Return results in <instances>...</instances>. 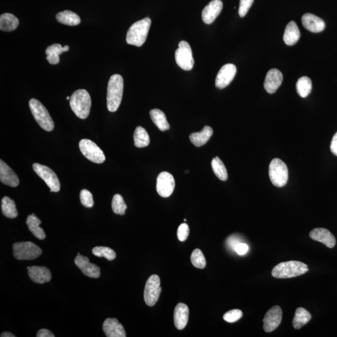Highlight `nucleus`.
Masks as SVG:
<instances>
[{
	"mask_svg": "<svg viewBox=\"0 0 337 337\" xmlns=\"http://www.w3.org/2000/svg\"><path fill=\"white\" fill-rule=\"evenodd\" d=\"M237 68L233 64H226L220 68L216 77V86L219 89H223L228 86L234 80L236 74Z\"/></svg>",
	"mask_w": 337,
	"mask_h": 337,
	"instance_id": "obj_14",
	"label": "nucleus"
},
{
	"mask_svg": "<svg viewBox=\"0 0 337 337\" xmlns=\"http://www.w3.org/2000/svg\"><path fill=\"white\" fill-rule=\"evenodd\" d=\"M69 49L68 46L64 47L60 44H53L48 46L46 49V54L47 55L46 60L51 65H57L60 63V55L64 52L68 51Z\"/></svg>",
	"mask_w": 337,
	"mask_h": 337,
	"instance_id": "obj_26",
	"label": "nucleus"
},
{
	"mask_svg": "<svg viewBox=\"0 0 337 337\" xmlns=\"http://www.w3.org/2000/svg\"><path fill=\"white\" fill-rule=\"evenodd\" d=\"M302 23L305 28L312 33H320L325 28L324 20L312 13L304 14L302 16Z\"/></svg>",
	"mask_w": 337,
	"mask_h": 337,
	"instance_id": "obj_20",
	"label": "nucleus"
},
{
	"mask_svg": "<svg viewBox=\"0 0 337 337\" xmlns=\"http://www.w3.org/2000/svg\"><path fill=\"white\" fill-rule=\"evenodd\" d=\"M41 223L42 221L34 214L30 215L27 217V224L29 230L37 239L43 240L45 239L46 234L43 229L40 227Z\"/></svg>",
	"mask_w": 337,
	"mask_h": 337,
	"instance_id": "obj_28",
	"label": "nucleus"
},
{
	"mask_svg": "<svg viewBox=\"0 0 337 337\" xmlns=\"http://www.w3.org/2000/svg\"><path fill=\"white\" fill-rule=\"evenodd\" d=\"M213 134V129L210 126H205L201 132L191 134L190 138L194 146L200 147L207 143Z\"/></svg>",
	"mask_w": 337,
	"mask_h": 337,
	"instance_id": "obj_25",
	"label": "nucleus"
},
{
	"mask_svg": "<svg viewBox=\"0 0 337 337\" xmlns=\"http://www.w3.org/2000/svg\"><path fill=\"white\" fill-rule=\"evenodd\" d=\"M311 239L324 244L328 248H333L336 244L335 237L331 232L324 228H316L310 232Z\"/></svg>",
	"mask_w": 337,
	"mask_h": 337,
	"instance_id": "obj_19",
	"label": "nucleus"
},
{
	"mask_svg": "<svg viewBox=\"0 0 337 337\" xmlns=\"http://www.w3.org/2000/svg\"><path fill=\"white\" fill-rule=\"evenodd\" d=\"M243 315L242 311L239 309H234L226 312L223 316V319L225 321L229 323H234V322L239 321L242 317Z\"/></svg>",
	"mask_w": 337,
	"mask_h": 337,
	"instance_id": "obj_40",
	"label": "nucleus"
},
{
	"mask_svg": "<svg viewBox=\"0 0 337 337\" xmlns=\"http://www.w3.org/2000/svg\"><path fill=\"white\" fill-rule=\"evenodd\" d=\"M103 329L107 337H126L123 325L118 322L116 319H107L104 322Z\"/></svg>",
	"mask_w": 337,
	"mask_h": 337,
	"instance_id": "obj_21",
	"label": "nucleus"
},
{
	"mask_svg": "<svg viewBox=\"0 0 337 337\" xmlns=\"http://www.w3.org/2000/svg\"><path fill=\"white\" fill-rule=\"evenodd\" d=\"M189 313H190V310L187 305L183 303L177 305L174 310V324L178 330H183L186 326Z\"/></svg>",
	"mask_w": 337,
	"mask_h": 337,
	"instance_id": "obj_23",
	"label": "nucleus"
},
{
	"mask_svg": "<svg viewBox=\"0 0 337 337\" xmlns=\"http://www.w3.org/2000/svg\"><path fill=\"white\" fill-rule=\"evenodd\" d=\"M28 275L34 283L43 284L51 280V273L48 268L42 266L28 267Z\"/></svg>",
	"mask_w": 337,
	"mask_h": 337,
	"instance_id": "obj_18",
	"label": "nucleus"
},
{
	"mask_svg": "<svg viewBox=\"0 0 337 337\" xmlns=\"http://www.w3.org/2000/svg\"><path fill=\"white\" fill-rule=\"evenodd\" d=\"M124 81L121 75H113L107 85V107L110 112L117 111L123 98Z\"/></svg>",
	"mask_w": 337,
	"mask_h": 337,
	"instance_id": "obj_1",
	"label": "nucleus"
},
{
	"mask_svg": "<svg viewBox=\"0 0 337 337\" xmlns=\"http://www.w3.org/2000/svg\"><path fill=\"white\" fill-rule=\"evenodd\" d=\"M74 264L86 276L93 278L100 277V267L90 263L88 257L78 255L75 258Z\"/></svg>",
	"mask_w": 337,
	"mask_h": 337,
	"instance_id": "obj_15",
	"label": "nucleus"
},
{
	"mask_svg": "<svg viewBox=\"0 0 337 337\" xmlns=\"http://www.w3.org/2000/svg\"><path fill=\"white\" fill-rule=\"evenodd\" d=\"M134 141L136 147L142 148L147 146L150 143V139L146 130L141 126L136 127L134 134Z\"/></svg>",
	"mask_w": 337,
	"mask_h": 337,
	"instance_id": "obj_33",
	"label": "nucleus"
},
{
	"mask_svg": "<svg viewBox=\"0 0 337 337\" xmlns=\"http://www.w3.org/2000/svg\"><path fill=\"white\" fill-rule=\"evenodd\" d=\"M221 0H213L202 10V18L205 24H211L219 15L222 10Z\"/></svg>",
	"mask_w": 337,
	"mask_h": 337,
	"instance_id": "obj_17",
	"label": "nucleus"
},
{
	"mask_svg": "<svg viewBox=\"0 0 337 337\" xmlns=\"http://www.w3.org/2000/svg\"><path fill=\"white\" fill-rule=\"evenodd\" d=\"M283 81V75L277 69H272L267 72L264 86L267 92L273 94L279 88Z\"/></svg>",
	"mask_w": 337,
	"mask_h": 337,
	"instance_id": "obj_16",
	"label": "nucleus"
},
{
	"mask_svg": "<svg viewBox=\"0 0 337 337\" xmlns=\"http://www.w3.org/2000/svg\"><path fill=\"white\" fill-rule=\"evenodd\" d=\"M71 108L76 116L80 119L88 117L91 107V99L85 89H78L72 95L70 100Z\"/></svg>",
	"mask_w": 337,
	"mask_h": 337,
	"instance_id": "obj_4",
	"label": "nucleus"
},
{
	"mask_svg": "<svg viewBox=\"0 0 337 337\" xmlns=\"http://www.w3.org/2000/svg\"><path fill=\"white\" fill-rule=\"evenodd\" d=\"M269 173L273 185L276 187H284L288 181V168L280 159L275 158L272 160L269 165Z\"/></svg>",
	"mask_w": 337,
	"mask_h": 337,
	"instance_id": "obj_6",
	"label": "nucleus"
},
{
	"mask_svg": "<svg viewBox=\"0 0 337 337\" xmlns=\"http://www.w3.org/2000/svg\"><path fill=\"white\" fill-rule=\"evenodd\" d=\"M92 252L95 256L103 257L110 261L114 260L116 257V252L113 249L106 247H95L92 249Z\"/></svg>",
	"mask_w": 337,
	"mask_h": 337,
	"instance_id": "obj_37",
	"label": "nucleus"
},
{
	"mask_svg": "<svg viewBox=\"0 0 337 337\" xmlns=\"http://www.w3.org/2000/svg\"><path fill=\"white\" fill-rule=\"evenodd\" d=\"M112 209L115 214L123 216L127 209L123 197L120 194H116L112 200Z\"/></svg>",
	"mask_w": 337,
	"mask_h": 337,
	"instance_id": "obj_36",
	"label": "nucleus"
},
{
	"mask_svg": "<svg viewBox=\"0 0 337 337\" xmlns=\"http://www.w3.org/2000/svg\"><path fill=\"white\" fill-rule=\"evenodd\" d=\"M239 238L235 236V235H232V236L228 238V240H227V244L229 246V248H230L232 249H234L235 246L237 245L238 243H240Z\"/></svg>",
	"mask_w": 337,
	"mask_h": 337,
	"instance_id": "obj_44",
	"label": "nucleus"
},
{
	"mask_svg": "<svg viewBox=\"0 0 337 337\" xmlns=\"http://www.w3.org/2000/svg\"><path fill=\"white\" fill-rule=\"evenodd\" d=\"M33 168L37 175L42 178L50 189V192L58 193L60 191V182L57 174L53 170L45 165L39 163L33 164Z\"/></svg>",
	"mask_w": 337,
	"mask_h": 337,
	"instance_id": "obj_11",
	"label": "nucleus"
},
{
	"mask_svg": "<svg viewBox=\"0 0 337 337\" xmlns=\"http://www.w3.org/2000/svg\"><path fill=\"white\" fill-rule=\"evenodd\" d=\"M190 234V228L187 223H183L179 226L178 229V238L181 242H184L188 239Z\"/></svg>",
	"mask_w": 337,
	"mask_h": 337,
	"instance_id": "obj_42",
	"label": "nucleus"
},
{
	"mask_svg": "<svg viewBox=\"0 0 337 337\" xmlns=\"http://www.w3.org/2000/svg\"><path fill=\"white\" fill-rule=\"evenodd\" d=\"M29 106L32 115L42 128L46 132H51L54 129V122L49 115L48 110L40 101L36 99H31L29 102Z\"/></svg>",
	"mask_w": 337,
	"mask_h": 337,
	"instance_id": "obj_5",
	"label": "nucleus"
},
{
	"mask_svg": "<svg viewBox=\"0 0 337 337\" xmlns=\"http://www.w3.org/2000/svg\"><path fill=\"white\" fill-rule=\"evenodd\" d=\"M175 188V181L172 174L167 172L159 174L157 178L156 190L160 196L170 197Z\"/></svg>",
	"mask_w": 337,
	"mask_h": 337,
	"instance_id": "obj_12",
	"label": "nucleus"
},
{
	"mask_svg": "<svg viewBox=\"0 0 337 337\" xmlns=\"http://www.w3.org/2000/svg\"><path fill=\"white\" fill-rule=\"evenodd\" d=\"M19 25V20L11 13H4L0 16V30L10 32L15 30Z\"/></svg>",
	"mask_w": 337,
	"mask_h": 337,
	"instance_id": "obj_27",
	"label": "nucleus"
},
{
	"mask_svg": "<svg viewBox=\"0 0 337 337\" xmlns=\"http://www.w3.org/2000/svg\"><path fill=\"white\" fill-rule=\"evenodd\" d=\"M0 181L3 184L12 188H16L20 184L16 173L2 160L0 161Z\"/></svg>",
	"mask_w": 337,
	"mask_h": 337,
	"instance_id": "obj_22",
	"label": "nucleus"
},
{
	"mask_svg": "<svg viewBox=\"0 0 337 337\" xmlns=\"http://www.w3.org/2000/svg\"><path fill=\"white\" fill-rule=\"evenodd\" d=\"M37 337H54L53 333H51L50 331L45 329V328H43L39 331V332L37 333Z\"/></svg>",
	"mask_w": 337,
	"mask_h": 337,
	"instance_id": "obj_46",
	"label": "nucleus"
},
{
	"mask_svg": "<svg viewBox=\"0 0 337 337\" xmlns=\"http://www.w3.org/2000/svg\"><path fill=\"white\" fill-rule=\"evenodd\" d=\"M191 263L196 268L202 269L206 266V261L204 254L199 249H196L192 253Z\"/></svg>",
	"mask_w": 337,
	"mask_h": 337,
	"instance_id": "obj_38",
	"label": "nucleus"
},
{
	"mask_svg": "<svg viewBox=\"0 0 337 337\" xmlns=\"http://www.w3.org/2000/svg\"><path fill=\"white\" fill-rule=\"evenodd\" d=\"M308 271L307 264L292 260L278 264L273 269L272 275L275 278H289L303 275Z\"/></svg>",
	"mask_w": 337,
	"mask_h": 337,
	"instance_id": "obj_2",
	"label": "nucleus"
},
{
	"mask_svg": "<svg viewBox=\"0 0 337 337\" xmlns=\"http://www.w3.org/2000/svg\"><path fill=\"white\" fill-rule=\"evenodd\" d=\"M150 116L151 120L158 129L164 132V130L170 129V124L167 121L166 116L161 110L158 109H154L150 111Z\"/></svg>",
	"mask_w": 337,
	"mask_h": 337,
	"instance_id": "obj_30",
	"label": "nucleus"
},
{
	"mask_svg": "<svg viewBox=\"0 0 337 337\" xmlns=\"http://www.w3.org/2000/svg\"><path fill=\"white\" fill-rule=\"evenodd\" d=\"M177 65L185 71H190L193 68L194 60L193 51L190 44L185 41L179 43V48L175 53Z\"/></svg>",
	"mask_w": 337,
	"mask_h": 337,
	"instance_id": "obj_8",
	"label": "nucleus"
},
{
	"mask_svg": "<svg viewBox=\"0 0 337 337\" xmlns=\"http://www.w3.org/2000/svg\"><path fill=\"white\" fill-rule=\"evenodd\" d=\"M312 81L307 77L299 78L296 83V89H297V93L302 98L307 97L312 91Z\"/></svg>",
	"mask_w": 337,
	"mask_h": 337,
	"instance_id": "obj_34",
	"label": "nucleus"
},
{
	"mask_svg": "<svg viewBox=\"0 0 337 337\" xmlns=\"http://www.w3.org/2000/svg\"><path fill=\"white\" fill-rule=\"evenodd\" d=\"M1 336L2 337H15L16 336L13 335V333H11L10 332H3L1 334Z\"/></svg>",
	"mask_w": 337,
	"mask_h": 337,
	"instance_id": "obj_47",
	"label": "nucleus"
},
{
	"mask_svg": "<svg viewBox=\"0 0 337 337\" xmlns=\"http://www.w3.org/2000/svg\"><path fill=\"white\" fill-rule=\"evenodd\" d=\"M57 21L68 26H77L80 24V17L71 11L65 10L57 14Z\"/></svg>",
	"mask_w": 337,
	"mask_h": 337,
	"instance_id": "obj_29",
	"label": "nucleus"
},
{
	"mask_svg": "<svg viewBox=\"0 0 337 337\" xmlns=\"http://www.w3.org/2000/svg\"><path fill=\"white\" fill-rule=\"evenodd\" d=\"M151 25V20L146 18L136 22L127 31V44L141 47L147 39Z\"/></svg>",
	"mask_w": 337,
	"mask_h": 337,
	"instance_id": "obj_3",
	"label": "nucleus"
},
{
	"mask_svg": "<svg viewBox=\"0 0 337 337\" xmlns=\"http://www.w3.org/2000/svg\"><path fill=\"white\" fill-rule=\"evenodd\" d=\"M81 152L89 161L97 164H102L106 160L103 151L97 144L89 139H84L80 142Z\"/></svg>",
	"mask_w": 337,
	"mask_h": 337,
	"instance_id": "obj_9",
	"label": "nucleus"
},
{
	"mask_svg": "<svg viewBox=\"0 0 337 337\" xmlns=\"http://www.w3.org/2000/svg\"><path fill=\"white\" fill-rule=\"evenodd\" d=\"M283 319V310L279 306H275L267 311L263 320L264 330L267 333L273 332L281 323Z\"/></svg>",
	"mask_w": 337,
	"mask_h": 337,
	"instance_id": "obj_13",
	"label": "nucleus"
},
{
	"mask_svg": "<svg viewBox=\"0 0 337 337\" xmlns=\"http://www.w3.org/2000/svg\"><path fill=\"white\" fill-rule=\"evenodd\" d=\"M234 251L240 255H244L247 254L249 251V246L245 243H238L235 246Z\"/></svg>",
	"mask_w": 337,
	"mask_h": 337,
	"instance_id": "obj_43",
	"label": "nucleus"
},
{
	"mask_svg": "<svg viewBox=\"0 0 337 337\" xmlns=\"http://www.w3.org/2000/svg\"><path fill=\"white\" fill-rule=\"evenodd\" d=\"M161 281L158 275H152L148 278L145 286L144 297L148 306L153 307L158 302L161 292Z\"/></svg>",
	"mask_w": 337,
	"mask_h": 337,
	"instance_id": "obj_10",
	"label": "nucleus"
},
{
	"mask_svg": "<svg viewBox=\"0 0 337 337\" xmlns=\"http://www.w3.org/2000/svg\"><path fill=\"white\" fill-rule=\"evenodd\" d=\"M2 211L3 214L9 219H14L18 216L14 200L7 196L4 197L2 200Z\"/></svg>",
	"mask_w": 337,
	"mask_h": 337,
	"instance_id": "obj_32",
	"label": "nucleus"
},
{
	"mask_svg": "<svg viewBox=\"0 0 337 337\" xmlns=\"http://www.w3.org/2000/svg\"><path fill=\"white\" fill-rule=\"evenodd\" d=\"M14 258L20 260H34L42 254V250L31 242L14 243L13 245Z\"/></svg>",
	"mask_w": 337,
	"mask_h": 337,
	"instance_id": "obj_7",
	"label": "nucleus"
},
{
	"mask_svg": "<svg viewBox=\"0 0 337 337\" xmlns=\"http://www.w3.org/2000/svg\"><path fill=\"white\" fill-rule=\"evenodd\" d=\"M212 167L216 176L221 181H225L228 178V171L221 160L216 157L211 162Z\"/></svg>",
	"mask_w": 337,
	"mask_h": 337,
	"instance_id": "obj_35",
	"label": "nucleus"
},
{
	"mask_svg": "<svg viewBox=\"0 0 337 337\" xmlns=\"http://www.w3.org/2000/svg\"><path fill=\"white\" fill-rule=\"evenodd\" d=\"M300 31L295 22L292 21L287 25L285 30L283 40L287 45L292 46L300 39Z\"/></svg>",
	"mask_w": 337,
	"mask_h": 337,
	"instance_id": "obj_24",
	"label": "nucleus"
},
{
	"mask_svg": "<svg viewBox=\"0 0 337 337\" xmlns=\"http://www.w3.org/2000/svg\"><path fill=\"white\" fill-rule=\"evenodd\" d=\"M81 203L84 207L91 208L94 205L93 197L91 192L86 190H83L80 193Z\"/></svg>",
	"mask_w": 337,
	"mask_h": 337,
	"instance_id": "obj_39",
	"label": "nucleus"
},
{
	"mask_svg": "<svg viewBox=\"0 0 337 337\" xmlns=\"http://www.w3.org/2000/svg\"><path fill=\"white\" fill-rule=\"evenodd\" d=\"M312 318L309 312L304 308L299 307L295 311L294 318L293 320V326L295 329H300L306 325Z\"/></svg>",
	"mask_w": 337,
	"mask_h": 337,
	"instance_id": "obj_31",
	"label": "nucleus"
},
{
	"mask_svg": "<svg viewBox=\"0 0 337 337\" xmlns=\"http://www.w3.org/2000/svg\"><path fill=\"white\" fill-rule=\"evenodd\" d=\"M70 98H71L70 97H68L66 98V100H70Z\"/></svg>",
	"mask_w": 337,
	"mask_h": 337,
	"instance_id": "obj_48",
	"label": "nucleus"
},
{
	"mask_svg": "<svg viewBox=\"0 0 337 337\" xmlns=\"http://www.w3.org/2000/svg\"><path fill=\"white\" fill-rule=\"evenodd\" d=\"M254 0H240L239 14L241 18L246 15L251 8Z\"/></svg>",
	"mask_w": 337,
	"mask_h": 337,
	"instance_id": "obj_41",
	"label": "nucleus"
},
{
	"mask_svg": "<svg viewBox=\"0 0 337 337\" xmlns=\"http://www.w3.org/2000/svg\"><path fill=\"white\" fill-rule=\"evenodd\" d=\"M330 150L334 155L337 156V132L333 136L330 144Z\"/></svg>",
	"mask_w": 337,
	"mask_h": 337,
	"instance_id": "obj_45",
	"label": "nucleus"
}]
</instances>
